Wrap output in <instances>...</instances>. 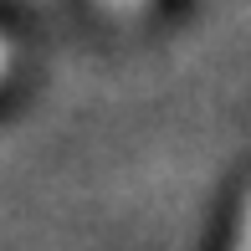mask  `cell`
I'll return each mask as SVG.
<instances>
[{"mask_svg": "<svg viewBox=\"0 0 251 251\" xmlns=\"http://www.w3.org/2000/svg\"><path fill=\"white\" fill-rule=\"evenodd\" d=\"M231 251H251V195H246V205H241V221H236Z\"/></svg>", "mask_w": 251, "mask_h": 251, "instance_id": "1", "label": "cell"}, {"mask_svg": "<svg viewBox=\"0 0 251 251\" xmlns=\"http://www.w3.org/2000/svg\"><path fill=\"white\" fill-rule=\"evenodd\" d=\"M108 10H133V5H144V0H102Z\"/></svg>", "mask_w": 251, "mask_h": 251, "instance_id": "2", "label": "cell"}, {"mask_svg": "<svg viewBox=\"0 0 251 251\" xmlns=\"http://www.w3.org/2000/svg\"><path fill=\"white\" fill-rule=\"evenodd\" d=\"M5 67H10V47H5V36H0V77H5Z\"/></svg>", "mask_w": 251, "mask_h": 251, "instance_id": "3", "label": "cell"}]
</instances>
